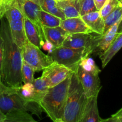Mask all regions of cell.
I'll list each match as a JSON object with an SVG mask.
<instances>
[{
  "label": "cell",
  "instance_id": "cell-25",
  "mask_svg": "<svg viewBox=\"0 0 122 122\" xmlns=\"http://www.w3.org/2000/svg\"><path fill=\"white\" fill-rule=\"evenodd\" d=\"M79 66L85 71L94 75H99V73L101 72V70L97 66L94 60L89 57L82 58L79 63Z\"/></svg>",
  "mask_w": 122,
  "mask_h": 122
},
{
  "label": "cell",
  "instance_id": "cell-11",
  "mask_svg": "<svg viewBox=\"0 0 122 122\" xmlns=\"http://www.w3.org/2000/svg\"><path fill=\"white\" fill-rule=\"evenodd\" d=\"M98 96L87 98L79 122H100L101 118L99 114L97 104Z\"/></svg>",
  "mask_w": 122,
  "mask_h": 122
},
{
  "label": "cell",
  "instance_id": "cell-31",
  "mask_svg": "<svg viewBox=\"0 0 122 122\" xmlns=\"http://www.w3.org/2000/svg\"><path fill=\"white\" fill-rule=\"evenodd\" d=\"M7 0H0V18L4 15Z\"/></svg>",
  "mask_w": 122,
  "mask_h": 122
},
{
  "label": "cell",
  "instance_id": "cell-9",
  "mask_svg": "<svg viewBox=\"0 0 122 122\" xmlns=\"http://www.w3.org/2000/svg\"><path fill=\"white\" fill-rule=\"evenodd\" d=\"M76 71L86 98L98 96L101 89L98 75L88 72L79 66Z\"/></svg>",
  "mask_w": 122,
  "mask_h": 122
},
{
  "label": "cell",
  "instance_id": "cell-35",
  "mask_svg": "<svg viewBox=\"0 0 122 122\" xmlns=\"http://www.w3.org/2000/svg\"><path fill=\"white\" fill-rule=\"evenodd\" d=\"M4 118H5V114H3V113L0 111V122H3Z\"/></svg>",
  "mask_w": 122,
  "mask_h": 122
},
{
  "label": "cell",
  "instance_id": "cell-20",
  "mask_svg": "<svg viewBox=\"0 0 122 122\" xmlns=\"http://www.w3.org/2000/svg\"><path fill=\"white\" fill-rule=\"evenodd\" d=\"M40 7L41 10L60 18L62 20L66 19L65 16L57 5V0H33Z\"/></svg>",
  "mask_w": 122,
  "mask_h": 122
},
{
  "label": "cell",
  "instance_id": "cell-4",
  "mask_svg": "<svg viewBox=\"0 0 122 122\" xmlns=\"http://www.w3.org/2000/svg\"><path fill=\"white\" fill-rule=\"evenodd\" d=\"M15 110L30 112L40 116L42 110L35 102H29L23 98L17 91L16 87L8 86L0 82V111L5 114Z\"/></svg>",
  "mask_w": 122,
  "mask_h": 122
},
{
  "label": "cell",
  "instance_id": "cell-21",
  "mask_svg": "<svg viewBox=\"0 0 122 122\" xmlns=\"http://www.w3.org/2000/svg\"><path fill=\"white\" fill-rule=\"evenodd\" d=\"M32 83L34 86V102L39 105V102L46 94L49 88L41 76L34 79Z\"/></svg>",
  "mask_w": 122,
  "mask_h": 122
},
{
  "label": "cell",
  "instance_id": "cell-33",
  "mask_svg": "<svg viewBox=\"0 0 122 122\" xmlns=\"http://www.w3.org/2000/svg\"><path fill=\"white\" fill-rule=\"evenodd\" d=\"M112 117H114L117 122H122V108H120L115 114H113Z\"/></svg>",
  "mask_w": 122,
  "mask_h": 122
},
{
  "label": "cell",
  "instance_id": "cell-38",
  "mask_svg": "<svg viewBox=\"0 0 122 122\" xmlns=\"http://www.w3.org/2000/svg\"><path fill=\"white\" fill-rule=\"evenodd\" d=\"M117 1H119V2H120V1H122V0H117Z\"/></svg>",
  "mask_w": 122,
  "mask_h": 122
},
{
  "label": "cell",
  "instance_id": "cell-32",
  "mask_svg": "<svg viewBox=\"0 0 122 122\" xmlns=\"http://www.w3.org/2000/svg\"><path fill=\"white\" fill-rule=\"evenodd\" d=\"M108 0H94V3L98 11L100 10Z\"/></svg>",
  "mask_w": 122,
  "mask_h": 122
},
{
  "label": "cell",
  "instance_id": "cell-34",
  "mask_svg": "<svg viewBox=\"0 0 122 122\" xmlns=\"http://www.w3.org/2000/svg\"><path fill=\"white\" fill-rule=\"evenodd\" d=\"M100 122H117V120L114 119L113 117H111L108 118V119H101Z\"/></svg>",
  "mask_w": 122,
  "mask_h": 122
},
{
  "label": "cell",
  "instance_id": "cell-2",
  "mask_svg": "<svg viewBox=\"0 0 122 122\" xmlns=\"http://www.w3.org/2000/svg\"><path fill=\"white\" fill-rule=\"evenodd\" d=\"M71 75L55 86L51 87L39 102V106L53 122L63 119Z\"/></svg>",
  "mask_w": 122,
  "mask_h": 122
},
{
  "label": "cell",
  "instance_id": "cell-37",
  "mask_svg": "<svg viewBox=\"0 0 122 122\" xmlns=\"http://www.w3.org/2000/svg\"><path fill=\"white\" fill-rule=\"evenodd\" d=\"M119 5H120L121 6V7H122V1H120V2H119Z\"/></svg>",
  "mask_w": 122,
  "mask_h": 122
},
{
  "label": "cell",
  "instance_id": "cell-10",
  "mask_svg": "<svg viewBox=\"0 0 122 122\" xmlns=\"http://www.w3.org/2000/svg\"><path fill=\"white\" fill-rule=\"evenodd\" d=\"M19 6L24 15L29 19L38 28L42 39L44 42L45 38L44 36L42 26L39 21L38 18L39 11L41 10L39 5L33 0H15Z\"/></svg>",
  "mask_w": 122,
  "mask_h": 122
},
{
  "label": "cell",
  "instance_id": "cell-6",
  "mask_svg": "<svg viewBox=\"0 0 122 122\" xmlns=\"http://www.w3.org/2000/svg\"><path fill=\"white\" fill-rule=\"evenodd\" d=\"M21 56L24 61L29 64L35 71H40L53 63L48 55L41 51L40 48L33 45L26 38L21 48Z\"/></svg>",
  "mask_w": 122,
  "mask_h": 122
},
{
  "label": "cell",
  "instance_id": "cell-28",
  "mask_svg": "<svg viewBox=\"0 0 122 122\" xmlns=\"http://www.w3.org/2000/svg\"><path fill=\"white\" fill-rule=\"evenodd\" d=\"M119 4L117 0H108L103 5V7L99 10L101 17L104 19L108 14H110Z\"/></svg>",
  "mask_w": 122,
  "mask_h": 122
},
{
  "label": "cell",
  "instance_id": "cell-19",
  "mask_svg": "<svg viewBox=\"0 0 122 122\" xmlns=\"http://www.w3.org/2000/svg\"><path fill=\"white\" fill-rule=\"evenodd\" d=\"M2 122H39L35 120L28 112L15 110L5 114Z\"/></svg>",
  "mask_w": 122,
  "mask_h": 122
},
{
  "label": "cell",
  "instance_id": "cell-13",
  "mask_svg": "<svg viewBox=\"0 0 122 122\" xmlns=\"http://www.w3.org/2000/svg\"><path fill=\"white\" fill-rule=\"evenodd\" d=\"M60 27L68 33H93L86 26L81 17L66 19L61 20Z\"/></svg>",
  "mask_w": 122,
  "mask_h": 122
},
{
  "label": "cell",
  "instance_id": "cell-29",
  "mask_svg": "<svg viewBox=\"0 0 122 122\" xmlns=\"http://www.w3.org/2000/svg\"><path fill=\"white\" fill-rule=\"evenodd\" d=\"M4 54V45L3 40L0 33V82H1V74H2V65L3 60Z\"/></svg>",
  "mask_w": 122,
  "mask_h": 122
},
{
  "label": "cell",
  "instance_id": "cell-36",
  "mask_svg": "<svg viewBox=\"0 0 122 122\" xmlns=\"http://www.w3.org/2000/svg\"><path fill=\"white\" fill-rule=\"evenodd\" d=\"M55 122H66L64 121V120H63V119H60V120H57V121H56Z\"/></svg>",
  "mask_w": 122,
  "mask_h": 122
},
{
  "label": "cell",
  "instance_id": "cell-18",
  "mask_svg": "<svg viewBox=\"0 0 122 122\" xmlns=\"http://www.w3.org/2000/svg\"><path fill=\"white\" fill-rule=\"evenodd\" d=\"M57 5L63 12L66 19L81 17L79 0L57 1Z\"/></svg>",
  "mask_w": 122,
  "mask_h": 122
},
{
  "label": "cell",
  "instance_id": "cell-22",
  "mask_svg": "<svg viewBox=\"0 0 122 122\" xmlns=\"http://www.w3.org/2000/svg\"><path fill=\"white\" fill-rule=\"evenodd\" d=\"M38 18L42 27H56L60 26L61 19L56 15L41 10L38 14Z\"/></svg>",
  "mask_w": 122,
  "mask_h": 122
},
{
  "label": "cell",
  "instance_id": "cell-23",
  "mask_svg": "<svg viewBox=\"0 0 122 122\" xmlns=\"http://www.w3.org/2000/svg\"><path fill=\"white\" fill-rule=\"evenodd\" d=\"M120 20H122V7L119 4V5L110 14H108L104 19V33Z\"/></svg>",
  "mask_w": 122,
  "mask_h": 122
},
{
  "label": "cell",
  "instance_id": "cell-16",
  "mask_svg": "<svg viewBox=\"0 0 122 122\" xmlns=\"http://www.w3.org/2000/svg\"><path fill=\"white\" fill-rule=\"evenodd\" d=\"M24 28L26 38L29 42L41 48L44 41L42 39L36 26L27 17L24 18Z\"/></svg>",
  "mask_w": 122,
  "mask_h": 122
},
{
  "label": "cell",
  "instance_id": "cell-39",
  "mask_svg": "<svg viewBox=\"0 0 122 122\" xmlns=\"http://www.w3.org/2000/svg\"><path fill=\"white\" fill-rule=\"evenodd\" d=\"M57 1H65V0H57Z\"/></svg>",
  "mask_w": 122,
  "mask_h": 122
},
{
  "label": "cell",
  "instance_id": "cell-17",
  "mask_svg": "<svg viewBox=\"0 0 122 122\" xmlns=\"http://www.w3.org/2000/svg\"><path fill=\"white\" fill-rule=\"evenodd\" d=\"M122 48V30L117 34L112 44L108 50L104 53L100 55L102 67L104 68L111 61L114 56Z\"/></svg>",
  "mask_w": 122,
  "mask_h": 122
},
{
  "label": "cell",
  "instance_id": "cell-40",
  "mask_svg": "<svg viewBox=\"0 0 122 122\" xmlns=\"http://www.w3.org/2000/svg\"><path fill=\"white\" fill-rule=\"evenodd\" d=\"M1 18H0V19H1Z\"/></svg>",
  "mask_w": 122,
  "mask_h": 122
},
{
  "label": "cell",
  "instance_id": "cell-8",
  "mask_svg": "<svg viewBox=\"0 0 122 122\" xmlns=\"http://www.w3.org/2000/svg\"><path fill=\"white\" fill-rule=\"evenodd\" d=\"M42 71L41 77L45 80L49 88L60 83L73 72L71 69L55 62L51 63Z\"/></svg>",
  "mask_w": 122,
  "mask_h": 122
},
{
  "label": "cell",
  "instance_id": "cell-3",
  "mask_svg": "<svg viewBox=\"0 0 122 122\" xmlns=\"http://www.w3.org/2000/svg\"><path fill=\"white\" fill-rule=\"evenodd\" d=\"M86 99L76 71H73L70 78L63 120L66 122H79Z\"/></svg>",
  "mask_w": 122,
  "mask_h": 122
},
{
  "label": "cell",
  "instance_id": "cell-26",
  "mask_svg": "<svg viewBox=\"0 0 122 122\" xmlns=\"http://www.w3.org/2000/svg\"><path fill=\"white\" fill-rule=\"evenodd\" d=\"M35 70L29 64L23 60L21 66V79L23 83H32L34 79Z\"/></svg>",
  "mask_w": 122,
  "mask_h": 122
},
{
  "label": "cell",
  "instance_id": "cell-5",
  "mask_svg": "<svg viewBox=\"0 0 122 122\" xmlns=\"http://www.w3.org/2000/svg\"><path fill=\"white\" fill-rule=\"evenodd\" d=\"M90 54V52L84 48L73 49L61 46L54 48L48 55L53 62L75 71L81 60L84 57H89Z\"/></svg>",
  "mask_w": 122,
  "mask_h": 122
},
{
  "label": "cell",
  "instance_id": "cell-24",
  "mask_svg": "<svg viewBox=\"0 0 122 122\" xmlns=\"http://www.w3.org/2000/svg\"><path fill=\"white\" fill-rule=\"evenodd\" d=\"M16 88L18 93L23 98L29 102H34V86L33 83H24Z\"/></svg>",
  "mask_w": 122,
  "mask_h": 122
},
{
  "label": "cell",
  "instance_id": "cell-14",
  "mask_svg": "<svg viewBox=\"0 0 122 122\" xmlns=\"http://www.w3.org/2000/svg\"><path fill=\"white\" fill-rule=\"evenodd\" d=\"M81 18L92 32L100 35L104 34V21L99 11L91 12L81 16Z\"/></svg>",
  "mask_w": 122,
  "mask_h": 122
},
{
  "label": "cell",
  "instance_id": "cell-15",
  "mask_svg": "<svg viewBox=\"0 0 122 122\" xmlns=\"http://www.w3.org/2000/svg\"><path fill=\"white\" fill-rule=\"evenodd\" d=\"M43 30L45 41L51 42L54 47L62 46L63 42L69 34L60 26L56 27H43Z\"/></svg>",
  "mask_w": 122,
  "mask_h": 122
},
{
  "label": "cell",
  "instance_id": "cell-27",
  "mask_svg": "<svg viewBox=\"0 0 122 122\" xmlns=\"http://www.w3.org/2000/svg\"><path fill=\"white\" fill-rule=\"evenodd\" d=\"M81 17L91 12L98 11L94 0H79Z\"/></svg>",
  "mask_w": 122,
  "mask_h": 122
},
{
  "label": "cell",
  "instance_id": "cell-30",
  "mask_svg": "<svg viewBox=\"0 0 122 122\" xmlns=\"http://www.w3.org/2000/svg\"><path fill=\"white\" fill-rule=\"evenodd\" d=\"M54 48H55L54 46V45L51 42H50L46 40L44 42L43 45H42L41 48H42L43 50H44V51H48V52H50L53 50Z\"/></svg>",
  "mask_w": 122,
  "mask_h": 122
},
{
  "label": "cell",
  "instance_id": "cell-12",
  "mask_svg": "<svg viewBox=\"0 0 122 122\" xmlns=\"http://www.w3.org/2000/svg\"><path fill=\"white\" fill-rule=\"evenodd\" d=\"M122 23V20H119L103 35H101L94 53L96 52L97 54L100 56L108 50L118 33V30Z\"/></svg>",
  "mask_w": 122,
  "mask_h": 122
},
{
  "label": "cell",
  "instance_id": "cell-7",
  "mask_svg": "<svg viewBox=\"0 0 122 122\" xmlns=\"http://www.w3.org/2000/svg\"><path fill=\"white\" fill-rule=\"evenodd\" d=\"M101 35H92L91 33H70L63 42L62 46L73 49L84 48L90 54L94 53Z\"/></svg>",
  "mask_w": 122,
  "mask_h": 122
},
{
  "label": "cell",
  "instance_id": "cell-1",
  "mask_svg": "<svg viewBox=\"0 0 122 122\" xmlns=\"http://www.w3.org/2000/svg\"><path fill=\"white\" fill-rule=\"evenodd\" d=\"M0 33L4 45L1 82L8 86H20L23 83L21 50L13 39L8 21L4 15L0 19Z\"/></svg>",
  "mask_w": 122,
  "mask_h": 122
}]
</instances>
